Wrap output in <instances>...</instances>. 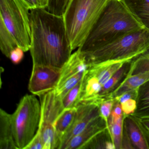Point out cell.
<instances>
[{"mask_svg": "<svg viewBox=\"0 0 149 149\" xmlns=\"http://www.w3.org/2000/svg\"><path fill=\"white\" fill-rule=\"evenodd\" d=\"M31 38L30 51L33 66L61 69L72 54V50L63 16L46 9L30 12Z\"/></svg>", "mask_w": 149, "mask_h": 149, "instance_id": "obj_1", "label": "cell"}, {"mask_svg": "<svg viewBox=\"0 0 149 149\" xmlns=\"http://www.w3.org/2000/svg\"><path fill=\"white\" fill-rule=\"evenodd\" d=\"M143 28L122 0H109L88 37L77 49L84 54Z\"/></svg>", "mask_w": 149, "mask_h": 149, "instance_id": "obj_2", "label": "cell"}, {"mask_svg": "<svg viewBox=\"0 0 149 149\" xmlns=\"http://www.w3.org/2000/svg\"><path fill=\"white\" fill-rule=\"evenodd\" d=\"M149 49V30L143 28L82 55L88 66L132 61Z\"/></svg>", "mask_w": 149, "mask_h": 149, "instance_id": "obj_3", "label": "cell"}, {"mask_svg": "<svg viewBox=\"0 0 149 149\" xmlns=\"http://www.w3.org/2000/svg\"><path fill=\"white\" fill-rule=\"evenodd\" d=\"M109 1H70L63 17L72 50L84 42Z\"/></svg>", "mask_w": 149, "mask_h": 149, "instance_id": "obj_4", "label": "cell"}, {"mask_svg": "<svg viewBox=\"0 0 149 149\" xmlns=\"http://www.w3.org/2000/svg\"><path fill=\"white\" fill-rule=\"evenodd\" d=\"M33 8L25 0H0V22L11 34L18 47L29 50L31 30L30 12Z\"/></svg>", "mask_w": 149, "mask_h": 149, "instance_id": "obj_5", "label": "cell"}, {"mask_svg": "<svg viewBox=\"0 0 149 149\" xmlns=\"http://www.w3.org/2000/svg\"><path fill=\"white\" fill-rule=\"evenodd\" d=\"M17 149H25L35 136L40 125L41 104L36 95H26L12 114Z\"/></svg>", "mask_w": 149, "mask_h": 149, "instance_id": "obj_6", "label": "cell"}, {"mask_svg": "<svg viewBox=\"0 0 149 149\" xmlns=\"http://www.w3.org/2000/svg\"><path fill=\"white\" fill-rule=\"evenodd\" d=\"M88 67L78 49L71 54L61 69L59 81L55 89L62 98L81 81Z\"/></svg>", "mask_w": 149, "mask_h": 149, "instance_id": "obj_7", "label": "cell"}, {"mask_svg": "<svg viewBox=\"0 0 149 149\" xmlns=\"http://www.w3.org/2000/svg\"><path fill=\"white\" fill-rule=\"evenodd\" d=\"M61 70L47 66H33L29 90L33 95L40 97L55 89Z\"/></svg>", "mask_w": 149, "mask_h": 149, "instance_id": "obj_8", "label": "cell"}, {"mask_svg": "<svg viewBox=\"0 0 149 149\" xmlns=\"http://www.w3.org/2000/svg\"><path fill=\"white\" fill-rule=\"evenodd\" d=\"M99 116V106L97 104H78L73 122L62 138L61 149H65L67 144L73 137L79 134L92 120Z\"/></svg>", "mask_w": 149, "mask_h": 149, "instance_id": "obj_9", "label": "cell"}, {"mask_svg": "<svg viewBox=\"0 0 149 149\" xmlns=\"http://www.w3.org/2000/svg\"><path fill=\"white\" fill-rule=\"evenodd\" d=\"M125 63H100L89 66L84 73L83 81L99 94L104 85Z\"/></svg>", "mask_w": 149, "mask_h": 149, "instance_id": "obj_10", "label": "cell"}, {"mask_svg": "<svg viewBox=\"0 0 149 149\" xmlns=\"http://www.w3.org/2000/svg\"><path fill=\"white\" fill-rule=\"evenodd\" d=\"M41 104L40 125H54L56 120L64 110L62 98L55 89L39 97Z\"/></svg>", "mask_w": 149, "mask_h": 149, "instance_id": "obj_11", "label": "cell"}, {"mask_svg": "<svg viewBox=\"0 0 149 149\" xmlns=\"http://www.w3.org/2000/svg\"><path fill=\"white\" fill-rule=\"evenodd\" d=\"M124 116L123 132L132 148L149 149V134L141 119L133 115Z\"/></svg>", "mask_w": 149, "mask_h": 149, "instance_id": "obj_12", "label": "cell"}, {"mask_svg": "<svg viewBox=\"0 0 149 149\" xmlns=\"http://www.w3.org/2000/svg\"><path fill=\"white\" fill-rule=\"evenodd\" d=\"M109 130L104 119L100 116L92 120L83 130L73 137L65 149H82V147L99 133Z\"/></svg>", "mask_w": 149, "mask_h": 149, "instance_id": "obj_13", "label": "cell"}, {"mask_svg": "<svg viewBox=\"0 0 149 149\" xmlns=\"http://www.w3.org/2000/svg\"><path fill=\"white\" fill-rule=\"evenodd\" d=\"M0 149H17L12 123V115L0 109Z\"/></svg>", "mask_w": 149, "mask_h": 149, "instance_id": "obj_14", "label": "cell"}, {"mask_svg": "<svg viewBox=\"0 0 149 149\" xmlns=\"http://www.w3.org/2000/svg\"><path fill=\"white\" fill-rule=\"evenodd\" d=\"M132 67V61L125 63L104 85L97 100L98 105L113 92L127 77Z\"/></svg>", "mask_w": 149, "mask_h": 149, "instance_id": "obj_15", "label": "cell"}, {"mask_svg": "<svg viewBox=\"0 0 149 149\" xmlns=\"http://www.w3.org/2000/svg\"><path fill=\"white\" fill-rule=\"evenodd\" d=\"M149 80V71L130 75L129 72L124 81L108 97V98H115L126 91L137 88Z\"/></svg>", "mask_w": 149, "mask_h": 149, "instance_id": "obj_16", "label": "cell"}, {"mask_svg": "<svg viewBox=\"0 0 149 149\" xmlns=\"http://www.w3.org/2000/svg\"><path fill=\"white\" fill-rule=\"evenodd\" d=\"M123 2L137 20L144 28L149 30V0Z\"/></svg>", "mask_w": 149, "mask_h": 149, "instance_id": "obj_17", "label": "cell"}, {"mask_svg": "<svg viewBox=\"0 0 149 149\" xmlns=\"http://www.w3.org/2000/svg\"><path fill=\"white\" fill-rule=\"evenodd\" d=\"M36 133L40 135L43 149H61V141L57 135L54 125H40Z\"/></svg>", "mask_w": 149, "mask_h": 149, "instance_id": "obj_18", "label": "cell"}, {"mask_svg": "<svg viewBox=\"0 0 149 149\" xmlns=\"http://www.w3.org/2000/svg\"><path fill=\"white\" fill-rule=\"evenodd\" d=\"M132 115L140 119L149 118V80L138 88L136 109Z\"/></svg>", "mask_w": 149, "mask_h": 149, "instance_id": "obj_19", "label": "cell"}, {"mask_svg": "<svg viewBox=\"0 0 149 149\" xmlns=\"http://www.w3.org/2000/svg\"><path fill=\"white\" fill-rule=\"evenodd\" d=\"M124 118H114L110 116L109 118L108 125L115 149H122Z\"/></svg>", "mask_w": 149, "mask_h": 149, "instance_id": "obj_20", "label": "cell"}, {"mask_svg": "<svg viewBox=\"0 0 149 149\" xmlns=\"http://www.w3.org/2000/svg\"><path fill=\"white\" fill-rule=\"evenodd\" d=\"M76 111V108L65 109L56 122L55 128L61 141L63 135L73 122Z\"/></svg>", "mask_w": 149, "mask_h": 149, "instance_id": "obj_21", "label": "cell"}, {"mask_svg": "<svg viewBox=\"0 0 149 149\" xmlns=\"http://www.w3.org/2000/svg\"><path fill=\"white\" fill-rule=\"evenodd\" d=\"M115 149L110 131L108 129L97 135L82 149Z\"/></svg>", "mask_w": 149, "mask_h": 149, "instance_id": "obj_22", "label": "cell"}, {"mask_svg": "<svg viewBox=\"0 0 149 149\" xmlns=\"http://www.w3.org/2000/svg\"><path fill=\"white\" fill-rule=\"evenodd\" d=\"M18 47L6 26L3 23L0 22V49L2 54L9 58L11 51Z\"/></svg>", "mask_w": 149, "mask_h": 149, "instance_id": "obj_23", "label": "cell"}, {"mask_svg": "<svg viewBox=\"0 0 149 149\" xmlns=\"http://www.w3.org/2000/svg\"><path fill=\"white\" fill-rule=\"evenodd\" d=\"M81 81L70 89L62 98L64 109L76 108L78 105Z\"/></svg>", "mask_w": 149, "mask_h": 149, "instance_id": "obj_24", "label": "cell"}, {"mask_svg": "<svg viewBox=\"0 0 149 149\" xmlns=\"http://www.w3.org/2000/svg\"><path fill=\"white\" fill-rule=\"evenodd\" d=\"M149 71V56L140 55L132 61L130 75Z\"/></svg>", "mask_w": 149, "mask_h": 149, "instance_id": "obj_25", "label": "cell"}, {"mask_svg": "<svg viewBox=\"0 0 149 149\" xmlns=\"http://www.w3.org/2000/svg\"><path fill=\"white\" fill-rule=\"evenodd\" d=\"M71 0H49L47 10L55 15L63 16Z\"/></svg>", "mask_w": 149, "mask_h": 149, "instance_id": "obj_26", "label": "cell"}, {"mask_svg": "<svg viewBox=\"0 0 149 149\" xmlns=\"http://www.w3.org/2000/svg\"><path fill=\"white\" fill-rule=\"evenodd\" d=\"M115 101L114 98L104 99L99 105L100 116L104 119L108 125L109 118L110 116Z\"/></svg>", "mask_w": 149, "mask_h": 149, "instance_id": "obj_27", "label": "cell"}, {"mask_svg": "<svg viewBox=\"0 0 149 149\" xmlns=\"http://www.w3.org/2000/svg\"><path fill=\"white\" fill-rule=\"evenodd\" d=\"M124 116L132 115L136 109V100L129 99L120 103Z\"/></svg>", "mask_w": 149, "mask_h": 149, "instance_id": "obj_28", "label": "cell"}, {"mask_svg": "<svg viewBox=\"0 0 149 149\" xmlns=\"http://www.w3.org/2000/svg\"><path fill=\"white\" fill-rule=\"evenodd\" d=\"M24 52L19 47H17L11 51L9 59L14 64H19L24 57Z\"/></svg>", "mask_w": 149, "mask_h": 149, "instance_id": "obj_29", "label": "cell"}, {"mask_svg": "<svg viewBox=\"0 0 149 149\" xmlns=\"http://www.w3.org/2000/svg\"><path fill=\"white\" fill-rule=\"evenodd\" d=\"M25 149H43V144L40 135L36 133L33 140Z\"/></svg>", "mask_w": 149, "mask_h": 149, "instance_id": "obj_30", "label": "cell"}, {"mask_svg": "<svg viewBox=\"0 0 149 149\" xmlns=\"http://www.w3.org/2000/svg\"><path fill=\"white\" fill-rule=\"evenodd\" d=\"M29 3L33 8L47 9L48 6L49 0H26Z\"/></svg>", "mask_w": 149, "mask_h": 149, "instance_id": "obj_31", "label": "cell"}, {"mask_svg": "<svg viewBox=\"0 0 149 149\" xmlns=\"http://www.w3.org/2000/svg\"><path fill=\"white\" fill-rule=\"evenodd\" d=\"M115 103L111 113L110 116L114 118H118L123 116L121 104L118 101L115 99Z\"/></svg>", "mask_w": 149, "mask_h": 149, "instance_id": "obj_32", "label": "cell"}, {"mask_svg": "<svg viewBox=\"0 0 149 149\" xmlns=\"http://www.w3.org/2000/svg\"><path fill=\"white\" fill-rule=\"evenodd\" d=\"M141 121L148 134H149V118H142L141 119Z\"/></svg>", "mask_w": 149, "mask_h": 149, "instance_id": "obj_33", "label": "cell"}, {"mask_svg": "<svg viewBox=\"0 0 149 149\" xmlns=\"http://www.w3.org/2000/svg\"><path fill=\"white\" fill-rule=\"evenodd\" d=\"M143 55H145V56H149V49H148L145 52H144L143 54H142Z\"/></svg>", "mask_w": 149, "mask_h": 149, "instance_id": "obj_34", "label": "cell"}, {"mask_svg": "<svg viewBox=\"0 0 149 149\" xmlns=\"http://www.w3.org/2000/svg\"><path fill=\"white\" fill-rule=\"evenodd\" d=\"M123 1H134V0H122Z\"/></svg>", "mask_w": 149, "mask_h": 149, "instance_id": "obj_35", "label": "cell"}, {"mask_svg": "<svg viewBox=\"0 0 149 149\" xmlns=\"http://www.w3.org/2000/svg\"><path fill=\"white\" fill-rule=\"evenodd\" d=\"M25 1H26V0H25Z\"/></svg>", "mask_w": 149, "mask_h": 149, "instance_id": "obj_36", "label": "cell"}]
</instances>
